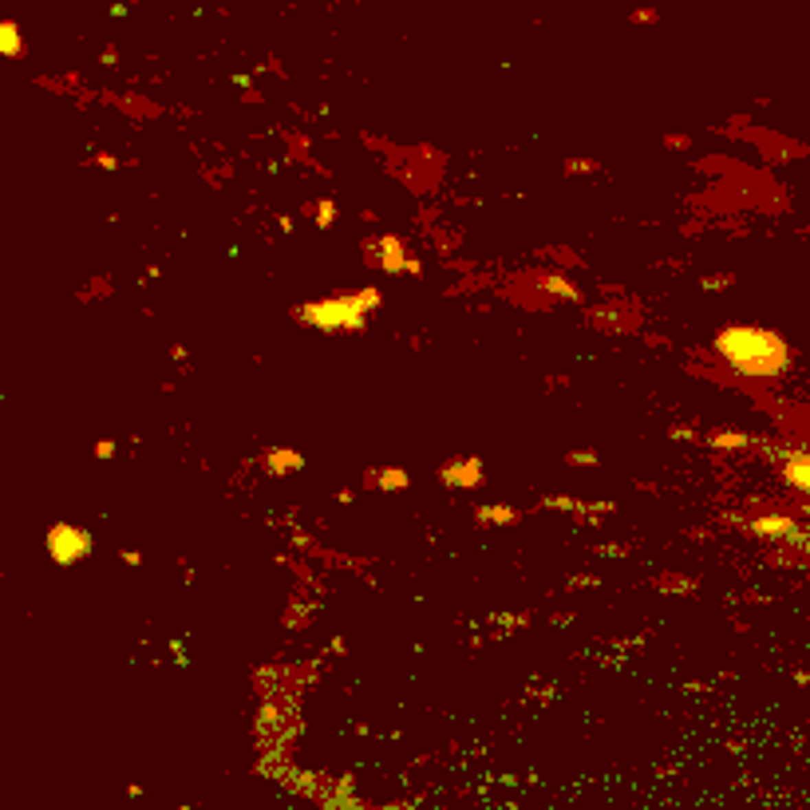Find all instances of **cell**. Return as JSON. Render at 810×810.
<instances>
[{"label": "cell", "mask_w": 810, "mask_h": 810, "mask_svg": "<svg viewBox=\"0 0 810 810\" xmlns=\"http://www.w3.org/2000/svg\"><path fill=\"white\" fill-rule=\"evenodd\" d=\"M475 518L482 526H506V522H518V510H510V506H478Z\"/></svg>", "instance_id": "obj_10"}, {"label": "cell", "mask_w": 810, "mask_h": 810, "mask_svg": "<svg viewBox=\"0 0 810 810\" xmlns=\"http://www.w3.org/2000/svg\"><path fill=\"white\" fill-rule=\"evenodd\" d=\"M0 48H4V56H12V60H16L20 52H24V40H20V28L12 24V20H4V24H0Z\"/></svg>", "instance_id": "obj_12"}, {"label": "cell", "mask_w": 810, "mask_h": 810, "mask_svg": "<svg viewBox=\"0 0 810 810\" xmlns=\"http://www.w3.org/2000/svg\"><path fill=\"white\" fill-rule=\"evenodd\" d=\"M751 534H755V538H771V541H787V545H802V550H810V534L794 522V518H783V514L755 518V522H751Z\"/></svg>", "instance_id": "obj_4"}, {"label": "cell", "mask_w": 810, "mask_h": 810, "mask_svg": "<svg viewBox=\"0 0 810 810\" xmlns=\"http://www.w3.org/2000/svg\"><path fill=\"white\" fill-rule=\"evenodd\" d=\"M439 482L443 486H455V491H471V486H482V462L475 455H462V459H451L443 462L439 471Z\"/></svg>", "instance_id": "obj_5"}, {"label": "cell", "mask_w": 810, "mask_h": 810, "mask_svg": "<svg viewBox=\"0 0 810 810\" xmlns=\"http://www.w3.org/2000/svg\"><path fill=\"white\" fill-rule=\"evenodd\" d=\"M755 439L743 435V431H715L712 435V447L715 451H739V447H751Z\"/></svg>", "instance_id": "obj_11"}, {"label": "cell", "mask_w": 810, "mask_h": 810, "mask_svg": "<svg viewBox=\"0 0 810 810\" xmlns=\"http://www.w3.org/2000/svg\"><path fill=\"white\" fill-rule=\"evenodd\" d=\"M91 550H95V538H91V530H83V526L60 522V526L48 530V557L56 561V565H80Z\"/></svg>", "instance_id": "obj_3"}, {"label": "cell", "mask_w": 810, "mask_h": 810, "mask_svg": "<svg viewBox=\"0 0 810 810\" xmlns=\"http://www.w3.org/2000/svg\"><path fill=\"white\" fill-rule=\"evenodd\" d=\"M412 478L407 471H399V466H387V471H368V486H380V491H403Z\"/></svg>", "instance_id": "obj_9"}, {"label": "cell", "mask_w": 810, "mask_h": 810, "mask_svg": "<svg viewBox=\"0 0 810 810\" xmlns=\"http://www.w3.org/2000/svg\"><path fill=\"white\" fill-rule=\"evenodd\" d=\"M265 466H269L273 475H297V471H304V455L301 451H289V447H277V451L265 455Z\"/></svg>", "instance_id": "obj_8"}, {"label": "cell", "mask_w": 810, "mask_h": 810, "mask_svg": "<svg viewBox=\"0 0 810 810\" xmlns=\"http://www.w3.org/2000/svg\"><path fill=\"white\" fill-rule=\"evenodd\" d=\"M783 478L794 491L810 494V451H783Z\"/></svg>", "instance_id": "obj_7"}, {"label": "cell", "mask_w": 810, "mask_h": 810, "mask_svg": "<svg viewBox=\"0 0 810 810\" xmlns=\"http://www.w3.org/2000/svg\"><path fill=\"white\" fill-rule=\"evenodd\" d=\"M380 304H383L380 289L368 285L356 289V293H336V297H324V301L301 304L297 320L308 324V328H320V333H360Z\"/></svg>", "instance_id": "obj_2"}, {"label": "cell", "mask_w": 810, "mask_h": 810, "mask_svg": "<svg viewBox=\"0 0 810 810\" xmlns=\"http://www.w3.org/2000/svg\"><path fill=\"white\" fill-rule=\"evenodd\" d=\"M317 218H320V225L328 229V225H333V218H336V206H333V202H320V206H317Z\"/></svg>", "instance_id": "obj_14"}, {"label": "cell", "mask_w": 810, "mask_h": 810, "mask_svg": "<svg viewBox=\"0 0 810 810\" xmlns=\"http://www.w3.org/2000/svg\"><path fill=\"white\" fill-rule=\"evenodd\" d=\"M715 356L743 380H783L791 372V344L763 324H728L712 340Z\"/></svg>", "instance_id": "obj_1"}, {"label": "cell", "mask_w": 810, "mask_h": 810, "mask_svg": "<svg viewBox=\"0 0 810 810\" xmlns=\"http://www.w3.org/2000/svg\"><path fill=\"white\" fill-rule=\"evenodd\" d=\"M111 455H115V443H111V439H103V443H99V459H111Z\"/></svg>", "instance_id": "obj_17"}, {"label": "cell", "mask_w": 810, "mask_h": 810, "mask_svg": "<svg viewBox=\"0 0 810 810\" xmlns=\"http://www.w3.org/2000/svg\"><path fill=\"white\" fill-rule=\"evenodd\" d=\"M570 462H597V455H593V451H573Z\"/></svg>", "instance_id": "obj_16"}, {"label": "cell", "mask_w": 810, "mask_h": 810, "mask_svg": "<svg viewBox=\"0 0 810 810\" xmlns=\"http://www.w3.org/2000/svg\"><path fill=\"white\" fill-rule=\"evenodd\" d=\"M581 170H597V162H565V175H581Z\"/></svg>", "instance_id": "obj_15"}, {"label": "cell", "mask_w": 810, "mask_h": 810, "mask_svg": "<svg viewBox=\"0 0 810 810\" xmlns=\"http://www.w3.org/2000/svg\"><path fill=\"white\" fill-rule=\"evenodd\" d=\"M380 249H383V254H380V265H383L387 273H419V261L407 254V245H403L399 238H392V234H387V238H380Z\"/></svg>", "instance_id": "obj_6"}, {"label": "cell", "mask_w": 810, "mask_h": 810, "mask_svg": "<svg viewBox=\"0 0 810 810\" xmlns=\"http://www.w3.org/2000/svg\"><path fill=\"white\" fill-rule=\"evenodd\" d=\"M541 289H545V293H554V297H570V301H577V297H581V293H577V285H573V281H565V277H557V273H545V277H541Z\"/></svg>", "instance_id": "obj_13"}]
</instances>
